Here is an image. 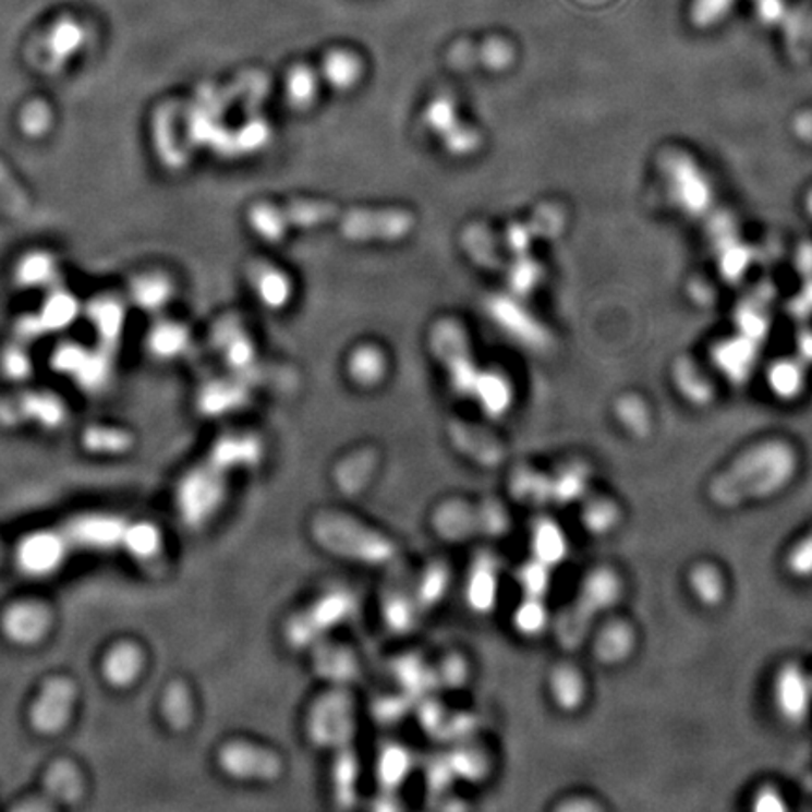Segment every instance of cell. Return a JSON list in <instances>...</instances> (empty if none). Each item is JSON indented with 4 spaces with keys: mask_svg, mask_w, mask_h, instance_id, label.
I'll return each instance as SVG.
<instances>
[{
    "mask_svg": "<svg viewBox=\"0 0 812 812\" xmlns=\"http://www.w3.org/2000/svg\"><path fill=\"white\" fill-rule=\"evenodd\" d=\"M249 220L259 235L271 241L279 240L288 228H314L331 222L342 235L355 241L401 240L414 228V217L403 209H342L314 199L254 205Z\"/></svg>",
    "mask_w": 812,
    "mask_h": 812,
    "instance_id": "obj_1",
    "label": "cell"
},
{
    "mask_svg": "<svg viewBox=\"0 0 812 812\" xmlns=\"http://www.w3.org/2000/svg\"><path fill=\"white\" fill-rule=\"evenodd\" d=\"M796 474V453L786 444H760L743 453L728 471L718 474L710 487L711 499L720 508H734L747 500L764 499L780 492Z\"/></svg>",
    "mask_w": 812,
    "mask_h": 812,
    "instance_id": "obj_2",
    "label": "cell"
},
{
    "mask_svg": "<svg viewBox=\"0 0 812 812\" xmlns=\"http://www.w3.org/2000/svg\"><path fill=\"white\" fill-rule=\"evenodd\" d=\"M313 533L318 544L349 559L384 565L396 555L393 546L380 534L337 513H322L314 519Z\"/></svg>",
    "mask_w": 812,
    "mask_h": 812,
    "instance_id": "obj_3",
    "label": "cell"
},
{
    "mask_svg": "<svg viewBox=\"0 0 812 812\" xmlns=\"http://www.w3.org/2000/svg\"><path fill=\"white\" fill-rule=\"evenodd\" d=\"M621 593V583L609 570H596L589 575L575 606L565 614L559 627L560 643L575 649L583 642L594 615L609 608Z\"/></svg>",
    "mask_w": 812,
    "mask_h": 812,
    "instance_id": "obj_4",
    "label": "cell"
},
{
    "mask_svg": "<svg viewBox=\"0 0 812 812\" xmlns=\"http://www.w3.org/2000/svg\"><path fill=\"white\" fill-rule=\"evenodd\" d=\"M664 173L668 178L671 198L692 217H700L710 211L713 204L710 181L703 178L694 160L683 153H671L664 158Z\"/></svg>",
    "mask_w": 812,
    "mask_h": 812,
    "instance_id": "obj_5",
    "label": "cell"
},
{
    "mask_svg": "<svg viewBox=\"0 0 812 812\" xmlns=\"http://www.w3.org/2000/svg\"><path fill=\"white\" fill-rule=\"evenodd\" d=\"M431 344H433L435 354L446 365L451 383L459 393H471L478 383V373H476V365L472 362L463 329L458 322L440 320L435 324L433 334H431Z\"/></svg>",
    "mask_w": 812,
    "mask_h": 812,
    "instance_id": "obj_6",
    "label": "cell"
},
{
    "mask_svg": "<svg viewBox=\"0 0 812 812\" xmlns=\"http://www.w3.org/2000/svg\"><path fill=\"white\" fill-rule=\"evenodd\" d=\"M219 764L230 777L243 780H274L282 769L279 756L274 751L243 741L226 744L220 751Z\"/></svg>",
    "mask_w": 812,
    "mask_h": 812,
    "instance_id": "obj_7",
    "label": "cell"
},
{
    "mask_svg": "<svg viewBox=\"0 0 812 812\" xmlns=\"http://www.w3.org/2000/svg\"><path fill=\"white\" fill-rule=\"evenodd\" d=\"M77 696L75 684L66 677H53L41 687L40 696L31 710V723L41 734H56L69 723L72 703Z\"/></svg>",
    "mask_w": 812,
    "mask_h": 812,
    "instance_id": "obj_8",
    "label": "cell"
},
{
    "mask_svg": "<svg viewBox=\"0 0 812 812\" xmlns=\"http://www.w3.org/2000/svg\"><path fill=\"white\" fill-rule=\"evenodd\" d=\"M83 780L77 767L70 762H57L44 783V790L35 798L17 807L20 811H49L61 805H72L82 798Z\"/></svg>",
    "mask_w": 812,
    "mask_h": 812,
    "instance_id": "obj_9",
    "label": "cell"
},
{
    "mask_svg": "<svg viewBox=\"0 0 812 812\" xmlns=\"http://www.w3.org/2000/svg\"><path fill=\"white\" fill-rule=\"evenodd\" d=\"M446 61L450 66L458 70L489 69L505 70L513 62V48L500 38H487V40L474 44V41H458L451 46Z\"/></svg>",
    "mask_w": 812,
    "mask_h": 812,
    "instance_id": "obj_10",
    "label": "cell"
},
{
    "mask_svg": "<svg viewBox=\"0 0 812 812\" xmlns=\"http://www.w3.org/2000/svg\"><path fill=\"white\" fill-rule=\"evenodd\" d=\"M775 696H777L780 715L790 723H801L809 713L812 698V683L809 681V677L803 674V669L796 664H788L780 669L777 677V687H775Z\"/></svg>",
    "mask_w": 812,
    "mask_h": 812,
    "instance_id": "obj_11",
    "label": "cell"
},
{
    "mask_svg": "<svg viewBox=\"0 0 812 812\" xmlns=\"http://www.w3.org/2000/svg\"><path fill=\"white\" fill-rule=\"evenodd\" d=\"M51 614L40 602H20L8 609L2 627L10 640L17 643H35L48 634Z\"/></svg>",
    "mask_w": 812,
    "mask_h": 812,
    "instance_id": "obj_12",
    "label": "cell"
},
{
    "mask_svg": "<svg viewBox=\"0 0 812 812\" xmlns=\"http://www.w3.org/2000/svg\"><path fill=\"white\" fill-rule=\"evenodd\" d=\"M758 342L744 335L720 342L715 349V363L731 383H744L756 363Z\"/></svg>",
    "mask_w": 812,
    "mask_h": 812,
    "instance_id": "obj_13",
    "label": "cell"
},
{
    "mask_svg": "<svg viewBox=\"0 0 812 812\" xmlns=\"http://www.w3.org/2000/svg\"><path fill=\"white\" fill-rule=\"evenodd\" d=\"M427 121L433 129L443 132V134H448V130L451 129V136L446 137V145L456 155L471 153L480 144L476 132L469 129H459L458 119L453 113V102L446 96H440L435 102L431 104L429 110H427Z\"/></svg>",
    "mask_w": 812,
    "mask_h": 812,
    "instance_id": "obj_14",
    "label": "cell"
},
{
    "mask_svg": "<svg viewBox=\"0 0 812 812\" xmlns=\"http://www.w3.org/2000/svg\"><path fill=\"white\" fill-rule=\"evenodd\" d=\"M144 655L134 643H119L104 660L106 679L116 687H129L142 671Z\"/></svg>",
    "mask_w": 812,
    "mask_h": 812,
    "instance_id": "obj_15",
    "label": "cell"
},
{
    "mask_svg": "<svg viewBox=\"0 0 812 812\" xmlns=\"http://www.w3.org/2000/svg\"><path fill=\"white\" fill-rule=\"evenodd\" d=\"M769 303H772L769 288L767 290L762 288V290H758L756 294L747 298L739 305L736 324H738L741 335L756 342L764 339L767 328H769V322H767Z\"/></svg>",
    "mask_w": 812,
    "mask_h": 812,
    "instance_id": "obj_16",
    "label": "cell"
},
{
    "mask_svg": "<svg viewBox=\"0 0 812 812\" xmlns=\"http://www.w3.org/2000/svg\"><path fill=\"white\" fill-rule=\"evenodd\" d=\"M632 647H634V632L625 622H614L602 630L594 651L602 663L617 664L632 653Z\"/></svg>",
    "mask_w": 812,
    "mask_h": 812,
    "instance_id": "obj_17",
    "label": "cell"
},
{
    "mask_svg": "<svg viewBox=\"0 0 812 812\" xmlns=\"http://www.w3.org/2000/svg\"><path fill=\"white\" fill-rule=\"evenodd\" d=\"M767 380L775 396L780 399H793L803 389L805 371H803V365L796 360H780V362L773 363Z\"/></svg>",
    "mask_w": 812,
    "mask_h": 812,
    "instance_id": "obj_18",
    "label": "cell"
},
{
    "mask_svg": "<svg viewBox=\"0 0 812 812\" xmlns=\"http://www.w3.org/2000/svg\"><path fill=\"white\" fill-rule=\"evenodd\" d=\"M674 378H676L677 388L681 389V393L689 399L690 403L705 404L713 399V386L710 380L689 360H681L677 363Z\"/></svg>",
    "mask_w": 812,
    "mask_h": 812,
    "instance_id": "obj_19",
    "label": "cell"
},
{
    "mask_svg": "<svg viewBox=\"0 0 812 812\" xmlns=\"http://www.w3.org/2000/svg\"><path fill=\"white\" fill-rule=\"evenodd\" d=\"M162 715L173 730H185L186 726L191 724V692L181 681H173L166 689L165 696H162Z\"/></svg>",
    "mask_w": 812,
    "mask_h": 812,
    "instance_id": "obj_20",
    "label": "cell"
},
{
    "mask_svg": "<svg viewBox=\"0 0 812 812\" xmlns=\"http://www.w3.org/2000/svg\"><path fill=\"white\" fill-rule=\"evenodd\" d=\"M254 284L259 298L269 307H282L290 298V282L279 269L269 266H256L253 271Z\"/></svg>",
    "mask_w": 812,
    "mask_h": 812,
    "instance_id": "obj_21",
    "label": "cell"
},
{
    "mask_svg": "<svg viewBox=\"0 0 812 812\" xmlns=\"http://www.w3.org/2000/svg\"><path fill=\"white\" fill-rule=\"evenodd\" d=\"M384 369H386V363H384L383 352L369 344L355 350L350 357V375L355 383L363 384V386H373L378 383L383 378Z\"/></svg>",
    "mask_w": 812,
    "mask_h": 812,
    "instance_id": "obj_22",
    "label": "cell"
},
{
    "mask_svg": "<svg viewBox=\"0 0 812 812\" xmlns=\"http://www.w3.org/2000/svg\"><path fill=\"white\" fill-rule=\"evenodd\" d=\"M690 587L705 606H717L724 598L723 575L711 565H698L692 568Z\"/></svg>",
    "mask_w": 812,
    "mask_h": 812,
    "instance_id": "obj_23",
    "label": "cell"
},
{
    "mask_svg": "<svg viewBox=\"0 0 812 812\" xmlns=\"http://www.w3.org/2000/svg\"><path fill=\"white\" fill-rule=\"evenodd\" d=\"M552 690H554L555 702L562 710H575L583 700V681L580 674L572 668L555 669L552 677Z\"/></svg>",
    "mask_w": 812,
    "mask_h": 812,
    "instance_id": "obj_24",
    "label": "cell"
},
{
    "mask_svg": "<svg viewBox=\"0 0 812 812\" xmlns=\"http://www.w3.org/2000/svg\"><path fill=\"white\" fill-rule=\"evenodd\" d=\"M615 414L635 437H645L651 431V414L640 397H621L619 403L615 404Z\"/></svg>",
    "mask_w": 812,
    "mask_h": 812,
    "instance_id": "obj_25",
    "label": "cell"
},
{
    "mask_svg": "<svg viewBox=\"0 0 812 812\" xmlns=\"http://www.w3.org/2000/svg\"><path fill=\"white\" fill-rule=\"evenodd\" d=\"M326 77L337 87H350L360 77L362 62L347 51H334L324 62Z\"/></svg>",
    "mask_w": 812,
    "mask_h": 812,
    "instance_id": "obj_26",
    "label": "cell"
},
{
    "mask_svg": "<svg viewBox=\"0 0 812 812\" xmlns=\"http://www.w3.org/2000/svg\"><path fill=\"white\" fill-rule=\"evenodd\" d=\"M738 0H694L690 7V20L696 27H713L730 14Z\"/></svg>",
    "mask_w": 812,
    "mask_h": 812,
    "instance_id": "obj_27",
    "label": "cell"
},
{
    "mask_svg": "<svg viewBox=\"0 0 812 812\" xmlns=\"http://www.w3.org/2000/svg\"><path fill=\"white\" fill-rule=\"evenodd\" d=\"M85 446L98 453H121L130 446V437L123 431L90 429L85 433Z\"/></svg>",
    "mask_w": 812,
    "mask_h": 812,
    "instance_id": "obj_28",
    "label": "cell"
},
{
    "mask_svg": "<svg viewBox=\"0 0 812 812\" xmlns=\"http://www.w3.org/2000/svg\"><path fill=\"white\" fill-rule=\"evenodd\" d=\"M617 518H619V510L609 500H594L583 513V521L589 531L596 534L608 533L609 529H614L617 523Z\"/></svg>",
    "mask_w": 812,
    "mask_h": 812,
    "instance_id": "obj_29",
    "label": "cell"
},
{
    "mask_svg": "<svg viewBox=\"0 0 812 812\" xmlns=\"http://www.w3.org/2000/svg\"><path fill=\"white\" fill-rule=\"evenodd\" d=\"M786 565L796 578H812V533L793 546Z\"/></svg>",
    "mask_w": 812,
    "mask_h": 812,
    "instance_id": "obj_30",
    "label": "cell"
},
{
    "mask_svg": "<svg viewBox=\"0 0 812 812\" xmlns=\"http://www.w3.org/2000/svg\"><path fill=\"white\" fill-rule=\"evenodd\" d=\"M290 98L295 104H307L314 95V77L313 72L307 69H295L290 75Z\"/></svg>",
    "mask_w": 812,
    "mask_h": 812,
    "instance_id": "obj_31",
    "label": "cell"
},
{
    "mask_svg": "<svg viewBox=\"0 0 812 812\" xmlns=\"http://www.w3.org/2000/svg\"><path fill=\"white\" fill-rule=\"evenodd\" d=\"M540 554L547 560H559L565 552V542L560 538L559 531L546 526L542 533H540Z\"/></svg>",
    "mask_w": 812,
    "mask_h": 812,
    "instance_id": "obj_32",
    "label": "cell"
},
{
    "mask_svg": "<svg viewBox=\"0 0 812 812\" xmlns=\"http://www.w3.org/2000/svg\"><path fill=\"white\" fill-rule=\"evenodd\" d=\"M166 287H168V284H165L162 280H145V282H142L136 290L140 303H144L147 307H155L158 303H162L160 300L168 298V288Z\"/></svg>",
    "mask_w": 812,
    "mask_h": 812,
    "instance_id": "obj_33",
    "label": "cell"
},
{
    "mask_svg": "<svg viewBox=\"0 0 812 812\" xmlns=\"http://www.w3.org/2000/svg\"><path fill=\"white\" fill-rule=\"evenodd\" d=\"M754 809L762 812H777L785 811L786 805L777 790H773V788H764V790L756 796Z\"/></svg>",
    "mask_w": 812,
    "mask_h": 812,
    "instance_id": "obj_34",
    "label": "cell"
},
{
    "mask_svg": "<svg viewBox=\"0 0 812 812\" xmlns=\"http://www.w3.org/2000/svg\"><path fill=\"white\" fill-rule=\"evenodd\" d=\"M790 311L796 318H805L807 314L812 313V277L811 282L803 288V292L792 301Z\"/></svg>",
    "mask_w": 812,
    "mask_h": 812,
    "instance_id": "obj_35",
    "label": "cell"
},
{
    "mask_svg": "<svg viewBox=\"0 0 812 812\" xmlns=\"http://www.w3.org/2000/svg\"><path fill=\"white\" fill-rule=\"evenodd\" d=\"M31 267V269H35V271H23V275L27 277V280H31V282H36L38 279H48V275L51 274V269H49L48 259L40 258V256H35V258H31L27 262V266Z\"/></svg>",
    "mask_w": 812,
    "mask_h": 812,
    "instance_id": "obj_36",
    "label": "cell"
},
{
    "mask_svg": "<svg viewBox=\"0 0 812 812\" xmlns=\"http://www.w3.org/2000/svg\"><path fill=\"white\" fill-rule=\"evenodd\" d=\"M796 266L799 271L811 279L812 277V245H801L799 249L798 258H796Z\"/></svg>",
    "mask_w": 812,
    "mask_h": 812,
    "instance_id": "obj_37",
    "label": "cell"
},
{
    "mask_svg": "<svg viewBox=\"0 0 812 812\" xmlns=\"http://www.w3.org/2000/svg\"><path fill=\"white\" fill-rule=\"evenodd\" d=\"M793 126H796V132H798V136L801 137V140H807V142H811L812 144V111L801 113V116L796 119Z\"/></svg>",
    "mask_w": 812,
    "mask_h": 812,
    "instance_id": "obj_38",
    "label": "cell"
},
{
    "mask_svg": "<svg viewBox=\"0 0 812 812\" xmlns=\"http://www.w3.org/2000/svg\"><path fill=\"white\" fill-rule=\"evenodd\" d=\"M799 352L807 362H812V334H803L799 337Z\"/></svg>",
    "mask_w": 812,
    "mask_h": 812,
    "instance_id": "obj_39",
    "label": "cell"
},
{
    "mask_svg": "<svg viewBox=\"0 0 812 812\" xmlns=\"http://www.w3.org/2000/svg\"><path fill=\"white\" fill-rule=\"evenodd\" d=\"M565 809H596V805H591L587 801H583V803H568V805H565Z\"/></svg>",
    "mask_w": 812,
    "mask_h": 812,
    "instance_id": "obj_40",
    "label": "cell"
},
{
    "mask_svg": "<svg viewBox=\"0 0 812 812\" xmlns=\"http://www.w3.org/2000/svg\"><path fill=\"white\" fill-rule=\"evenodd\" d=\"M807 209H809V213L812 215V191L811 194H809V198H807Z\"/></svg>",
    "mask_w": 812,
    "mask_h": 812,
    "instance_id": "obj_41",
    "label": "cell"
}]
</instances>
